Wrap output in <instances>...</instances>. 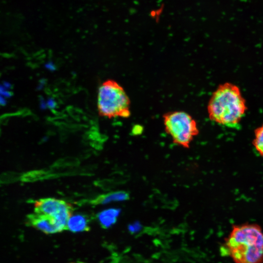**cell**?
I'll return each instance as SVG.
<instances>
[{
	"label": "cell",
	"mask_w": 263,
	"mask_h": 263,
	"mask_svg": "<svg viewBox=\"0 0 263 263\" xmlns=\"http://www.w3.org/2000/svg\"><path fill=\"white\" fill-rule=\"evenodd\" d=\"M80 263V262H78V263Z\"/></svg>",
	"instance_id": "obj_15"
},
{
	"label": "cell",
	"mask_w": 263,
	"mask_h": 263,
	"mask_svg": "<svg viewBox=\"0 0 263 263\" xmlns=\"http://www.w3.org/2000/svg\"><path fill=\"white\" fill-rule=\"evenodd\" d=\"M27 223L46 234L55 233L65 230L53 218L36 212L27 216Z\"/></svg>",
	"instance_id": "obj_6"
},
{
	"label": "cell",
	"mask_w": 263,
	"mask_h": 263,
	"mask_svg": "<svg viewBox=\"0 0 263 263\" xmlns=\"http://www.w3.org/2000/svg\"><path fill=\"white\" fill-rule=\"evenodd\" d=\"M0 102L1 104H2V105L5 104V103H6L5 97L1 96L0 99Z\"/></svg>",
	"instance_id": "obj_14"
},
{
	"label": "cell",
	"mask_w": 263,
	"mask_h": 263,
	"mask_svg": "<svg viewBox=\"0 0 263 263\" xmlns=\"http://www.w3.org/2000/svg\"><path fill=\"white\" fill-rule=\"evenodd\" d=\"M1 96L4 97H9L11 95L10 92L3 86H1L0 88Z\"/></svg>",
	"instance_id": "obj_11"
},
{
	"label": "cell",
	"mask_w": 263,
	"mask_h": 263,
	"mask_svg": "<svg viewBox=\"0 0 263 263\" xmlns=\"http://www.w3.org/2000/svg\"><path fill=\"white\" fill-rule=\"evenodd\" d=\"M97 108L99 114L109 118H127L131 115V101L123 87L113 80L104 81L99 87Z\"/></svg>",
	"instance_id": "obj_3"
},
{
	"label": "cell",
	"mask_w": 263,
	"mask_h": 263,
	"mask_svg": "<svg viewBox=\"0 0 263 263\" xmlns=\"http://www.w3.org/2000/svg\"><path fill=\"white\" fill-rule=\"evenodd\" d=\"M247 107L239 88L231 83L220 85L212 93L207 110L212 121L230 128H238Z\"/></svg>",
	"instance_id": "obj_2"
},
{
	"label": "cell",
	"mask_w": 263,
	"mask_h": 263,
	"mask_svg": "<svg viewBox=\"0 0 263 263\" xmlns=\"http://www.w3.org/2000/svg\"><path fill=\"white\" fill-rule=\"evenodd\" d=\"M45 67L50 71H54L55 69V65L51 62H47L45 64Z\"/></svg>",
	"instance_id": "obj_13"
},
{
	"label": "cell",
	"mask_w": 263,
	"mask_h": 263,
	"mask_svg": "<svg viewBox=\"0 0 263 263\" xmlns=\"http://www.w3.org/2000/svg\"><path fill=\"white\" fill-rule=\"evenodd\" d=\"M130 193L126 191L119 190L101 195L93 201L95 204H104L111 202L124 201L129 200Z\"/></svg>",
	"instance_id": "obj_7"
},
{
	"label": "cell",
	"mask_w": 263,
	"mask_h": 263,
	"mask_svg": "<svg viewBox=\"0 0 263 263\" xmlns=\"http://www.w3.org/2000/svg\"><path fill=\"white\" fill-rule=\"evenodd\" d=\"M222 251L234 263H263V230L256 224L234 225Z\"/></svg>",
	"instance_id": "obj_1"
},
{
	"label": "cell",
	"mask_w": 263,
	"mask_h": 263,
	"mask_svg": "<svg viewBox=\"0 0 263 263\" xmlns=\"http://www.w3.org/2000/svg\"><path fill=\"white\" fill-rule=\"evenodd\" d=\"M34 206L35 212L53 218L67 229V223L73 211L70 204L54 198H44L36 201Z\"/></svg>",
	"instance_id": "obj_5"
},
{
	"label": "cell",
	"mask_w": 263,
	"mask_h": 263,
	"mask_svg": "<svg viewBox=\"0 0 263 263\" xmlns=\"http://www.w3.org/2000/svg\"><path fill=\"white\" fill-rule=\"evenodd\" d=\"M120 210L118 209L111 208L105 210L98 215V219L101 225L104 227H108L114 224L119 213Z\"/></svg>",
	"instance_id": "obj_9"
},
{
	"label": "cell",
	"mask_w": 263,
	"mask_h": 263,
	"mask_svg": "<svg viewBox=\"0 0 263 263\" xmlns=\"http://www.w3.org/2000/svg\"><path fill=\"white\" fill-rule=\"evenodd\" d=\"M47 106L50 108H54L56 106V103L53 99H49L46 102Z\"/></svg>",
	"instance_id": "obj_12"
},
{
	"label": "cell",
	"mask_w": 263,
	"mask_h": 263,
	"mask_svg": "<svg viewBox=\"0 0 263 263\" xmlns=\"http://www.w3.org/2000/svg\"><path fill=\"white\" fill-rule=\"evenodd\" d=\"M163 120L165 132L171 137L173 142L189 148L199 132L195 120L183 111L167 112L163 115Z\"/></svg>",
	"instance_id": "obj_4"
},
{
	"label": "cell",
	"mask_w": 263,
	"mask_h": 263,
	"mask_svg": "<svg viewBox=\"0 0 263 263\" xmlns=\"http://www.w3.org/2000/svg\"><path fill=\"white\" fill-rule=\"evenodd\" d=\"M253 145L257 152L263 156V124L255 130Z\"/></svg>",
	"instance_id": "obj_10"
},
{
	"label": "cell",
	"mask_w": 263,
	"mask_h": 263,
	"mask_svg": "<svg viewBox=\"0 0 263 263\" xmlns=\"http://www.w3.org/2000/svg\"><path fill=\"white\" fill-rule=\"evenodd\" d=\"M67 229L74 232L89 230V226L86 217L80 214L72 215L68 221Z\"/></svg>",
	"instance_id": "obj_8"
}]
</instances>
